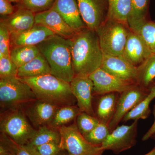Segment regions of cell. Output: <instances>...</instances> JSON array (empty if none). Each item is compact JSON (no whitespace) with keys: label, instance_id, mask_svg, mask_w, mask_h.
Wrapping results in <instances>:
<instances>
[{"label":"cell","instance_id":"6da1fadb","mask_svg":"<svg viewBox=\"0 0 155 155\" xmlns=\"http://www.w3.org/2000/svg\"><path fill=\"white\" fill-rule=\"evenodd\" d=\"M75 75H89L101 66L103 53L95 31L87 27L70 39Z\"/></svg>","mask_w":155,"mask_h":155},{"label":"cell","instance_id":"7a4b0ae2","mask_svg":"<svg viewBox=\"0 0 155 155\" xmlns=\"http://www.w3.org/2000/svg\"><path fill=\"white\" fill-rule=\"evenodd\" d=\"M49 65L51 74L70 83L75 74L70 39L54 35L37 45Z\"/></svg>","mask_w":155,"mask_h":155},{"label":"cell","instance_id":"3957f363","mask_svg":"<svg viewBox=\"0 0 155 155\" xmlns=\"http://www.w3.org/2000/svg\"><path fill=\"white\" fill-rule=\"evenodd\" d=\"M20 78L31 87L37 100L59 107L74 106L76 100L72 94L70 83L51 74Z\"/></svg>","mask_w":155,"mask_h":155},{"label":"cell","instance_id":"277c9868","mask_svg":"<svg viewBox=\"0 0 155 155\" xmlns=\"http://www.w3.org/2000/svg\"><path fill=\"white\" fill-rule=\"evenodd\" d=\"M37 100L31 87L19 78H0V105L4 111L21 110Z\"/></svg>","mask_w":155,"mask_h":155},{"label":"cell","instance_id":"5b68a950","mask_svg":"<svg viewBox=\"0 0 155 155\" xmlns=\"http://www.w3.org/2000/svg\"><path fill=\"white\" fill-rule=\"evenodd\" d=\"M130 30L121 22L107 19L96 30L103 54L122 56Z\"/></svg>","mask_w":155,"mask_h":155},{"label":"cell","instance_id":"8992f818","mask_svg":"<svg viewBox=\"0 0 155 155\" xmlns=\"http://www.w3.org/2000/svg\"><path fill=\"white\" fill-rule=\"evenodd\" d=\"M0 129L2 134L20 145L28 144L36 130L20 109L8 110L1 114Z\"/></svg>","mask_w":155,"mask_h":155},{"label":"cell","instance_id":"52a82bcc","mask_svg":"<svg viewBox=\"0 0 155 155\" xmlns=\"http://www.w3.org/2000/svg\"><path fill=\"white\" fill-rule=\"evenodd\" d=\"M61 134L60 145L69 155H102L104 150L101 145L89 142L80 133L76 124L58 128Z\"/></svg>","mask_w":155,"mask_h":155},{"label":"cell","instance_id":"ba28073f","mask_svg":"<svg viewBox=\"0 0 155 155\" xmlns=\"http://www.w3.org/2000/svg\"><path fill=\"white\" fill-rule=\"evenodd\" d=\"M137 126L138 121L136 120L130 125L117 126L101 145L102 147L116 154L130 149L136 143Z\"/></svg>","mask_w":155,"mask_h":155},{"label":"cell","instance_id":"9c48e42d","mask_svg":"<svg viewBox=\"0 0 155 155\" xmlns=\"http://www.w3.org/2000/svg\"><path fill=\"white\" fill-rule=\"evenodd\" d=\"M94 84V91L97 95L110 93L121 94L137 84L135 81L122 79L100 68L89 75Z\"/></svg>","mask_w":155,"mask_h":155},{"label":"cell","instance_id":"30bf717a","mask_svg":"<svg viewBox=\"0 0 155 155\" xmlns=\"http://www.w3.org/2000/svg\"><path fill=\"white\" fill-rule=\"evenodd\" d=\"M150 90L146 89L137 84L126 91L120 94L116 105V112L109 125L110 131H113L125 115L135 108L149 92Z\"/></svg>","mask_w":155,"mask_h":155},{"label":"cell","instance_id":"8fae6325","mask_svg":"<svg viewBox=\"0 0 155 155\" xmlns=\"http://www.w3.org/2000/svg\"><path fill=\"white\" fill-rule=\"evenodd\" d=\"M81 15L87 28L96 31L107 19L108 0H77Z\"/></svg>","mask_w":155,"mask_h":155},{"label":"cell","instance_id":"7c38bea8","mask_svg":"<svg viewBox=\"0 0 155 155\" xmlns=\"http://www.w3.org/2000/svg\"><path fill=\"white\" fill-rule=\"evenodd\" d=\"M72 94L81 112L94 116L92 106L94 84L88 75H75L70 83Z\"/></svg>","mask_w":155,"mask_h":155},{"label":"cell","instance_id":"4fadbf2b","mask_svg":"<svg viewBox=\"0 0 155 155\" xmlns=\"http://www.w3.org/2000/svg\"><path fill=\"white\" fill-rule=\"evenodd\" d=\"M152 54L141 35L130 28L122 56L137 67Z\"/></svg>","mask_w":155,"mask_h":155},{"label":"cell","instance_id":"5bb4252c","mask_svg":"<svg viewBox=\"0 0 155 155\" xmlns=\"http://www.w3.org/2000/svg\"><path fill=\"white\" fill-rule=\"evenodd\" d=\"M35 24L44 25L56 35L66 38H71L76 32L53 8L35 14Z\"/></svg>","mask_w":155,"mask_h":155},{"label":"cell","instance_id":"9a60e30c","mask_svg":"<svg viewBox=\"0 0 155 155\" xmlns=\"http://www.w3.org/2000/svg\"><path fill=\"white\" fill-rule=\"evenodd\" d=\"M101 68L108 73L122 79L136 81L137 67L132 65L122 56L110 55L103 54Z\"/></svg>","mask_w":155,"mask_h":155},{"label":"cell","instance_id":"2e32d148","mask_svg":"<svg viewBox=\"0 0 155 155\" xmlns=\"http://www.w3.org/2000/svg\"><path fill=\"white\" fill-rule=\"evenodd\" d=\"M25 108V115L37 129L50 125L59 107L37 100Z\"/></svg>","mask_w":155,"mask_h":155},{"label":"cell","instance_id":"e0dca14e","mask_svg":"<svg viewBox=\"0 0 155 155\" xmlns=\"http://www.w3.org/2000/svg\"><path fill=\"white\" fill-rule=\"evenodd\" d=\"M35 13L17 5L13 14L1 17L0 22L5 25L10 33H17L29 29L35 25Z\"/></svg>","mask_w":155,"mask_h":155},{"label":"cell","instance_id":"ac0fdd59","mask_svg":"<svg viewBox=\"0 0 155 155\" xmlns=\"http://www.w3.org/2000/svg\"><path fill=\"white\" fill-rule=\"evenodd\" d=\"M55 34L45 26L35 24L31 28L22 32L11 34L10 48L17 46H37Z\"/></svg>","mask_w":155,"mask_h":155},{"label":"cell","instance_id":"d6986e66","mask_svg":"<svg viewBox=\"0 0 155 155\" xmlns=\"http://www.w3.org/2000/svg\"><path fill=\"white\" fill-rule=\"evenodd\" d=\"M52 8L75 31L87 27L81 15L77 0H55Z\"/></svg>","mask_w":155,"mask_h":155},{"label":"cell","instance_id":"ffe728a7","mask_svg":"<svg viewBox=\"0 0 155 155\" xmlns=\"http://www.w3.org/2000/svg\"><path fill=\"white\" fill-rule=\"evenodd\" d=\"M50 74L51 70L49 65L40 53L30 62L18 68L17 76L19 78H26Z\"/></svg>","mask_w":155,"mask_h":155},{"label":"cell","instance_id":"44dd1931","mask_svg":"<svg viewBox=\"0 0 155 155\" xmlns=\"http://www.w3.org/2000/svg\"><path fill=\"white\" fill-rule=\"evenodd\" d=\"M131 10L128 18L129 28L138 33L148 19L150 0H130Z\"/></svg>","mask_w":155,"mask_h":155},{"label":"cell","instance_id":"7402d4cb","mask_svg":"<svg viewBox=\"0 0 155 155\" xmlns=\"http://www.w3.org/2000/svg\"><path fill=\"white\" fill-rule=\"evenodd\" d=\"M118 99L116 93L102 95L97 107V118L100 122L109 125L116 112Z\"/></svg>","mask_w":155,"mask_h":155},{"label":"cell","instance_id":"603a6c76","mask_svg":"<svg viewBox=\"0 0 155 155\" xmlns=\"http://www.w3.org/2000/svg\"><path fill=\"white\" fill-rule=\"evenodd\" d=\"M155 79V54H152L137 67L136 81L140 86L150 90Z\"/></svg>","mask_w":155,"mask_h":155},{"label":"cell","instance_id":"cb8c5ba5","mask_svg":"<svg viewBox=\"0 0 155 155\" xmlns=\"http://www.w3.org/2000/svg\"><path fill=\"white\" fill-rule=\"evenodd\" d=\"M108 3L107 19L116 20L128 26V18L131 10L130 0H108Z\"/></svg>","mask_w":155,"mask_h":155},{"label":"cell","instance_id":"d4e9b609","mask_svg":"<svg viewBox=\"0 0 155 155\" xmlns=\"http://www.w3.org/2000/svg\"><path fill=\"white\" fill-rule=\"evenodd\" d=\"M155 98V83L150 88L148 94L135 108L127 113L122 121L127 122L129 120L138 121L139 119H146L151 113L150 105L153 100Z\"/></svg>","mask_w":155,"mask_h":155},{"label":"cell","instance_id":"484cf974","mask_svg":"<svg viewBox=\"0 0 155 155\" xmlns=\"http://www.w3.org/2000/svg\"><path fill=\"white\" fill-rule=\"evenodd\" d=\"M55 128L49 125H45L38 128L27 145L35 147L50 142L60 143L61 134L58 129L57 130Z\"/></svg>","mask_w":155,"mask_h":155},{"label":"cell","instance_id":"4316f807","mask_svg":"<svg viewBox=\"0 0 155 155\" xmlns=\"http://www.w3.org/2000/svg\"><path fill=\"white\" fill-rule=\"evenodd\" d=\"M40 53L37 46H17L10 48V57L18 68L30 62Z\"/></svg>","mask_w":155,"mask_h":155},{"label":"cell","instance_id":"83f0119b","mask_svg":"<svg viewBox=\"0 0 155 155\" xmlns=\"http://www.w3.org/2000/svg\"><path fill=\"white\" fill-rule=\"evenodd\" d=\"M78 107L67 106L60 107L56 111L52 121L49 126L54 128H59L71 122L81 113Z\"/></svg>","mask_w":155,"mask_h":155},{"label":"cell","instance_id":"f1b7e54d","mask_svg":"<svg viewBox=\"0 0 155 155\" xmlns=\"http://www.w3.org/2000/svg\"><path fill=\"white\" fill-rule=\"evenodd\" d=\"M110 133L109 125L100 122L93 130L84 137L91 144L101 145Z\"/></svg>","mask_w":155,"mask_h":155},{"label":"cell","instance_id":"f546056e","mask_svg":"<svg viewBox=\"0 0 155 155\" xmlns=\"http://www.w3.org/2000/svg\"><path fill=\"white\" fill-rule=\"evenodd\" d=\"M99 123L97 117L84 112H81L76 118V125L83 136L90 133Z\"/></svg>","mask_w":155,"mask_h":155},{"label":"cell","instance_id":"4dcf8cb0","mask_svg":"<svg viewBox=\"0 0 155 155\" xmlns=\"http://www.w3.org/2000/svg\"><path fill=\"white\" fill-rule=\"evenodd\" d=\"M138 33L144 40L151 52L155 54V21L147 20Z\"/></svg>","mask_w":155,"mask_h":155},{"label":"cell","instance_id":"1f68e13d","mask_svg":"<svg viewBox=\"0 0 155 155\" xmlns=\"http://www.w3.org/2000/svg\"><path fill=\"white\" fill-rule=\"evenodd\" d=\"M55 0H21L17 5L34 13H40L51 8Z\"/></svg>","mask_w":155,"mask_h":155},{"label":"cell","instance_id":"d6a6232c","mask_svg":"<svg viewBox=\"0 0 155 155\" xmlns=\"http://www.w3.org/2000/svg\"><path fill=\"white\" fill-rule=\"evenodd\" d=\"M18 69L10 55L0 57V78L16 77Z\"/></svg>","mask_w":155,"mask_h":155},{"label":"cell","instance_id":"836d02e7","mask_svg":"<svg viewBox=\"0 0 155 155\" xmlns=\"http://www.w3.org/2000/svg\"><path fill=\"white\" fill-rule=\"evenodd\" d=\"M11 33L7 27L0 22V57L10 55Z\"/></svg>","mask_w":155,"mask_h":155},{"label":"cell","instance_id":"e575fe53","mask_svg":"<svg viewBox=\"0 0 155 155\" xmlns=\"http://www.w3.org/2000/svg\"><path fill=\"white\" fill-rule=\"evenodd\" d=\"M0 155H16V143L3 134L1 137Z\"/></svg>","mask_w":155,"mask_h":155},{"label":"cell","instance_id":"d590c367","mask_svg":"<svg viewBox=\"0 0 155 155\" xmlns=\"http://www.w3.org/2000/svg\"><path fill=\"white\" fill-rule=\"evenodd\" d=\"M34 148L40 155H59L62 150L60 143L56 142L48 143Z\"/></svg>","mask_w":155,"mask_h":155},{"label":"cell","instance_id":"8d00e7d4","mask_svg":"<svg viewBox=\"0 0 155 155\" xmlns=\"http://www.w3.org/2000/svg\"><path fill=\"white\" fill-rule=\"evenodd\" d=\"M16 8L13 6L9 0H0L1 17L10 16L14 13Z\"/></svg>","mask_w":155,"mask_h":155},{"label":"cell","instance_id":"74e56055","mask_svg":"<svg viewBox=\"0 0 155 155\" xmlns=\"http://www.w3.org/2000/svg\"><path fill=\"white\" fill-rule=\"evenodd\" d=\"M16 155H40L33 147L28 145H20L16 143Z\"/></svg>","mask_w":155,"mask_h":155},{"label":"cell","instance_id":"f35d334b","mask_svg":"<svg viewBox=\"0 0 155 155\" xmlns=\"http://www.w3.org/2000/svg\"><path fill=\"white\" fill-rule=\"evenodd\" d=\"M153 113L154 117L153 123L151 127H150V129L147 131L146 133L143 137V141H146V140H148L149 139L152 137L155 134V104L153 106Z\"/></svg>","mask_w":155,"mask_h":155},{"label":"cell","instance_id":"ab89813d","mask_svg":"<svg viewBox=\"0 0 155 155\" xmlns=\"http://www.w3.org/2000/svg\"><path fill=\"white\" fill-rule=\"evenodd\" d=\"M144 155H155V147L150 152Z\"/></svg>","mask_w":155,"mask_h":155},{"label":"cell","instance_id":"60d3db41","mask_svg":"<svg viewBox=\"0 0 155 155\" xmlns=\"http://www.w3.org/2000/svg\"><path fill=\"white\" fill-rule=\"evenodd\" d=\"M59 155H69L67 151L65 150H62Z\"/></svg>","mask_w":155,"mask_h":155},{"label":"cell","instance_id":"b9f144b4","mask_svg":"<svg viewBox=\"0 0 155 155\" xmlns=\"http://www.w3.org/2000/svg\"><path fill=\"white\" fill-rule=\"evenodd\" d=\"M11 2L17 3V4L20 2L21 0H9Z\"/></svg>","mask_w":155,"mask_h":155},{"label":"cell","instance_id":"7bdbcfd3","mask_svg":"<svg viewBox=\"0 0 155 155\" xmlns=\"http://www.w3.org/2000/svg\"><path fill=\"white\" fill-rule=\"evenodd\" d=\"M153 137H154L155 138V134H154V135L153 136Z\"/></svg>","mask_w":155,"mask_h":155}]
</instances>
